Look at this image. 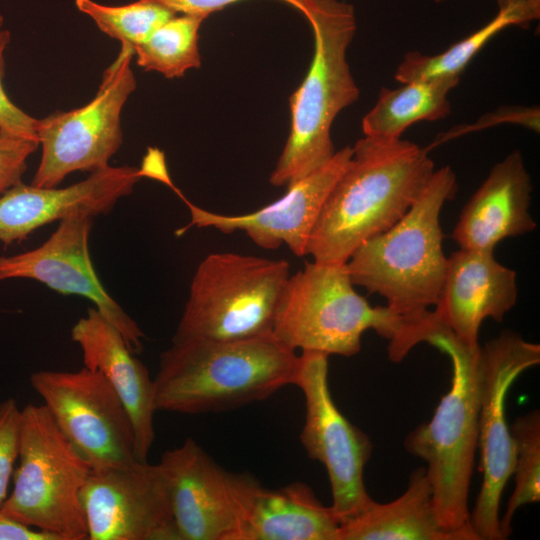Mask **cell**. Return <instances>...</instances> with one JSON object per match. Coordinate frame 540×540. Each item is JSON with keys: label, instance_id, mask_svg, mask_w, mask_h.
I'll return each instance as SVG.
<instances>
[{"label": "cell", "instance_id": "18", "mask_svg": "<svg viewBox=\"0 0 540 540\" xmlns=\"http://www.w3.org/2000/svg\"><path fill=\"white\" fill-rule=\"evenodd\" d=\"M516 272L494 257V250L462 249L447 258L442 291L434 313L462 341L477 345L486 318L501 322L517 300Z\"/></svg>", "mask_w": 540, "mask_h": 540}, {"label": "cell", "instance_id": "24", "mask_svg": "<svg viewBox=\"0 0 540 540\" xmlns=\"http://www.w3.org/2000/svg\"><path fill=\"white\" fill-rule=\"evenodd\" d=\"M497 3L499 10L492 20L447 50L435 55L407 52L394 74L395 80L408 83L435 78H460L470 61L495 35L510 26H528L540 17V2L503 0Z\"/></svg>", "mask_w": 540, "mask_h": 540}, {"label": "cell", "instance_id": "32", "mask_svg": "<svg viewBox=\"0 0 540 540\" xmlns=\"http://www.w3.org/2000/svg\"><path fill=\"white\" fill-rule=\"evenodd\" d=\"M0 540H60V538L15 521L0 510Z\"/></svg>", "mask_w": 540, "mask_h": 540}, {"label": "cell", "instance_id": "7", "mask_svg": "<svg viewBox=\"0 0 540 540\" xmlns=\"http://www.w3.org/2000/svg\"><path fill=\"white\" fill-rule=\"evenodd\" d=\"M19 466L0 510L60 540H87L82 490L92 470L43 405L21 409Z\"/></svg>", "mask_w": 540, "mask_h": 540}, {"label": "cell", "instance_id": "6", "mask_svg": "<svg viewBox=\"0 0 540 540\" xmlns=\"http://www.w3.org/2000/svg\"><path fill=\"white\" fill-rule=\"evenodd\" d=\"M354 286L346 263L306 262L284 285L272 334L293 351L347 357L360 351L366 330L395 340L404 320L387 306H371Z\"/></svg>", "mask_w": 540, "mask_h": 540}, {"label": "cell", "instance_id": "1", "mask_svg": "<svg viewBox=\"0 0 540 540\" xmlns=\"http://www.w3.org/2000/svg\"><path fill=\"white\" fill-rule=\"evenodd\" d=\"M330 191L311 233L307 255L344 264L366 240L392 227L435 171L426 149L400 139L364 136Z\"/></svg>", "mask_w": 540, "mask_h": 540}, {"label": "cell", "instance_id": "23", "mask_svg": "<svg viewBox=\"0 0 540 540\" xmlns=\"http://www.w3.org/2000/svg\"><path fill=\"white\" fill-rule=\"evenodd\" d=\"M459 80L435 78L401 83L394 89L382 88L375 105L362 120L364 136L396 140L416 122L447 117L451 111L448 94Z\"/></svg>", "mask_w": 540, "mask_h": 540}, {"label": "cell", "instance_id": "29", "mask_svg": "<svg viewBox=\"0 0 540 540\" xmlns=\"http://www.w3.org/2000/svg\"><path fill=\"white\" fill-rule=\"evenodd\" d=\"M38 147L37 140L0 129V196L22 182L27 160Z\"/></svg>", "mask_w": 540, "mask_h": 540}, {"label": "cell", "instance_id": "25", "mask_svg": "<svg viewBox=\"0 0 540 540\" xmlns=\"http://www.w3.org/2000/svg\"><path fill=\"white\" fill-rule=\"evenodd\" d=\"M205 19L200 15H175L134 47L137 64L166 78L182 77L187 70L199 68V29Z\"/></svg>", "mask_w": 540, "mask_h": 540}, {"label": "cell", "instance_id": "16", "mask_svg": "<svg viewBox=\"0 0 540 540\" xmlns=\"http://www.w3.org/2000/svg\"><path fill=\"white\" fill-rule=\"evenodd\" d=\"M352 154L349 146L336 151L326 165L287 186L281 198L241 215L219 214L196 206L168 181L166 185L184 201L191 215L190 222L176 234L180 236L193 226L212 227L226 234L243 231L260 248L272 250L286 244L296 256L307 255L308 242L323 205Z\"/></svg>", "mask_w": 540, "mask_h": 540}, {"label": "cell", "instance_id": "22", "mask_svg": "<svg viewBox=\"0 0 540 540\" xmlns=\"http://www.w3.org/2000/svg\"><path fill=\"white\" fill-rule=\"evenodd\" d=\"M337 540H454L436 513L426 468L414 470L408 486L395 500L373 501L341 523Z\"/></svg>", "mask_w": 540, "mask_h": 540}, {"label": "cell", "instance_id": "19", "mask_svg": "<svg viewBox=\"0 0 540 540\" xmlns=\"http://www.w3.org/2000/svg\"><path fill=\"white\" fill-rule=\"evenodd\" d=\"M84 366L97 370L119 396L135 435V456L147 461L155 440L154 383L147 367L134 356L122 334L95 308H88L71 329Z\"/></svg>", "mask_w": 540, "mask_h": 540}, {"label": "cell", "instance_id": "13", "mask_svg": "<svg viewBox=\"0 0 540 540\" xmlns=\"http://www.w3.org/2000/svg\"><path fill=\"white\" fill-rule=\"evenodd\" d=\"M158 465L180 540H241L257 479L224 469L191 437Z\"/></svg>", "mask_w": 540, "mask_h": 540}, {"label": "cell", "instance_id": "3", "mask_svg": "<svg viewBox=\"0 0 540 540\" xmlns=\"http://www.w3.org/2000/svg\"><path fill=\"white\" fill-rule=\"evenodd\" d=\"M299 355L275 336L172 341L153 378L154 409L223 412L263 401L294 385Z\"/></svg>", "mask_w": 540, "mask_h": 540}, {"label": "cell", "instance_id": "9", "mask_svg": "<svg viewBox=\"0 0 540 540\" xmlns=\"http://www.w3.org/2000/svg\"><path fill=\"white\" fill-rule=\"evenodd\" d=\"M133 55V47L121 44L90 102L38 119L41 158L31 185L54 188L75 171L93 172L109 166L122 144V109L136 88L130 67Z\"/></svg>", "mask_w": 540, "mask_h": 540}, {"label": "cell", "instance_id": "17", "mask_svg": "<svg viewBox=\"0 0 540 540\" xmlns=\"http://www.w3.org/2000/svg\"><path fill=\"white\" fill-rule=\"evenodd\" d=\"M141 177L136 167L109 165L65 188L21 182L0 196V242H21L38 228L74 214H108Z\"/></svg>", "mask_w": 540, "mask_h": 540}, {"label": "cell", "instance_id": "30", "mask_svg": "<svg viewBox=\"0 0 540 540\" xmlns=\"http://www.w3.org/2000/svg\"><path fill=\"white\" fill-rule=\"evenodd\" d=\"M11 41V34L4 26V18L0 14V129L10 133L38 140V119L25 113L7 96L3 85L5 76V51Z\"/></svg>", "mask_w": 540, "mask_h": 540}, {"label": "cell", "instance_id": "5", "mask_svg": "<svg viewBox=\"0 0 540 540\" xmlns=\"http://www.w3.org/2000/svg\"><path fill=\"white\" fill-rule=\"evenodd\" d=\"M306 19L314 35V55L289 100L290 133L270 176L274 186H289L332 159L336 151L331 126L360 94L346 58L357 28L353 6L339 0H314Z\"/></svg>", "mask_w": 540, "mask_h": 540}, {"label": "cell", "instance_id": "10", "mask_svg": "<svg viewBox=\"0 0 540 540\" xmlns=\"http://www.w3.org/2000/svg\"><path fill=\"white\" fill-rule=\"evenodd\" d=\"M479 440L483 481L470 513L477 540H503L499 529L502 492L513 472L515 444L505 416L513 382L540 363V346L504 331L480 347Z\"/></svg>", "mask_w": 540, "mask_h": 540}, {"label": "cell", "instance_id": "20", "mask_svg": "<svg viewBox=\"0 0 540 540\" xmlns=\"http://www.w3.org/2000/svg\"><path fill=\"white\" fill-rule=\"evenodd\" d=\"M531 192L523 156L514 150L492 167L463 207L453 240L462 249L494 250L505 238L532 232Z\"/></svg>", "mask_w": 540, "mask_h": 540}, {"label": "cell", "instance_id": "8", "mask_svg": "<svg viewBox=\"0 0 540 540\" xmlns=\"http://www.w3.org/2000/svg\"><path fill=\"white\" fill-rule=\"evenodd\" d=\"M290 265L221 252L198 265L172 341L235 340L272 333Z\"/></svg>", "mask_w": 540, "mask_h": 540}, {"label": "cell", "instance_id": "27", "mask_svg": "<svg viewBox=\"0 0 540 540\" xmlns=\"http://www.w3.org/2000/svg\"><path fill=\"white\" fill-rule=\"evenodd\" d=\"M75 5L102 32L133 49L177 15L169 8L149 0H138L122 6H107L93 0H75Z\"/></svg>", "mask_w": 540, "mask_h": 540}, {"label": "cell", "instance_id": "21", "mask_svg": "<svg viewBox=\"0 0 540 540\" xmlns=\"http://www.w3.org/2000/svg\"><path fill=\"white\" fill-rule=\"evenodd\" d=\"M341 519L311 487L292 482L268 488L257 482L241 540H337Z\"/></svg>", "mask_w": 540, "mask_h": 540}, {"label": "cell", "instance_id": "31", "mask_svg": "<svg viewBox=\"0 0 540 540\" xmlns=\"http://www.w3.org/2000/svg\"><path fill=\"white\" fill-rule=\"evenodd\" d=\"M159 3L176 14L200 15L207 18L211 13L219 11L240 0H149ZM300 11L305 17L311 10L314 0H282Z\"/></svg>", "mask_w": 540, "mask_h": 540}, {"label": "cell", "instance_id": "26", "mask_svg": "<svg viewBox=\"0 0 540 540\" xmlns=\"http://www.w3.org/2000/svg\"><path fill=\"white\" fill-rule=\"evenodd\" d=\"M515 444V488L505 513L499 520L502 539L512 532V519L516 510L540 500V412L533 410L517 417L510 426Z\"/></svg>", "mask_w": 540, "mask_h": 540}, {"label": "cell", "instance_id": "33", "mask_svg": "<svg viewBox=\"0 0 540 540\" xmlns=\"http://www.w3.org/2000/svg\"><path fill=\"white\" fill-rule=\"evenodd\" d=\"M435 2H442L444 0H434ZM499 1H503V0H497V2ZM529 1H535V2H540V0H529Z\"/></svg>", "mask_w": 540, "mask_h": 540}, {"label": "cell", "instance_id": "14", "mask_svg": "<svg viewBox=\"0 0 540 540\" xmlns=\"http://www.w3.org/2000/svg\"><path fill=\"white\" fill-rule=\"evenodd\" d=\"M81 498L89 540H180L158 463L92 469Z\"/></svg>", "mask_w": 540, "mask_h": 540}, {"label": "cell", "instance_id": "4", "mask_svg": "<svg viewBox=\"0 0 540 540\" xmlns=\"http://www.w3.org/2000/svg\"><path fill=\"white\" fill-rule=\"evenodd\" d=\"M457 189L449 165L435 170L408 211L346 262L352 283L383 296L404 325L422 318L440 298L447 266L440 212Z\"/></svg>", "mask_w": 540, "mask_h": 540}, {"label": "cell", "instance_id": "15", "mask_svg": "<svg viewBox=\"0 0 540 540\" xmlns=\"http://www.w3.org/2000/svg\"><path fill=\"white\" fill-rule=\"evenodd\" d=\"M93 217L74 214L59 221L50 237L35 249L0 256V281L32 279L63 295L90 300L100 314L122 334L134 353L143 349L144 333L105 290L89 252Z\"/></svg>", "mask_w": 540, "mask_h": 540}, {"label": "cell", "instance_id": "2", "mask_svg": "<svg viewBox=\"0 0 540 540\" xmlns=\"http://www.w3.org/2000/svg\"><path fill=\"white\" fill-rule=\"evenodd\" d=\"M415 340L448 355L452 381L432 419L408 435L405 448L427 463L436 513L444 529L454 540H477L468 497L479 440L481 346L462 341L434 311L418 326Z\"/></svg>", "mask_w": 540, "mask_h": 540}, {"label": "cell", "instance_id": "28", "mask_svg": "<svg viewBox=\"0 0 540 540\" xmlns=\"http://www.w3.org/2000/svg\"><path fill=\"white\" fill-rule=\"evenodd\" d=\"M21 427V409L13 398L0 402V508L7 498V491L18 459Z\"/></svg>", "mask_w": 540, "mask_h": 540}, {"label": "cell", "instance_id": "11", "mask_svg": "<svg viewBox=\"0 0 540 540\" xmlns=\"http://www.w3.org/2000/svg\"><path fill=\"white\" fill-rule=\"evenodd\" d=\"M30 383L57 426L92 469L126 466L138 460L129 414L97 370H39Z\"/></svg>", "mask_w": 540, "mask_h": 540}, {"label": "cell", "instance_id": "12", "mask_svg": "<svg viewBox=\"0 0 540 540\" xmlns=\"http://www.w3.org/2000/svg\"><path fill=\"white\" fill-rule=\"evenodd\" d=\"M328 357L318 351H302L294 385L305 399L300 441L308 456L326 468L332 492L331 506L343 523L374 501L363 477L372 443L336 406L328 382Z\"/></svg>", "mask_w": 540, "mask_h": 540}]
</instances>
